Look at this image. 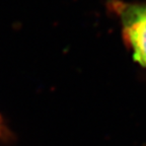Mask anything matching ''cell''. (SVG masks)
I'll use <instances>...</instances> for the list:
<instances>
[{"instance_id":"obj_1","label":"cell","mask_w":146,"mask_h":146,"mask_svg":"<svg viewBox=\"0 0 146 146\" xmlns=\"http://www.w3.org/2000/svg\"><path fill=\"white\" fill-rule=\"evenodd\" d=\"M109 8L118 18L133 60L146 71V3L111 0Z\"/></svg>"}]
</instances>
